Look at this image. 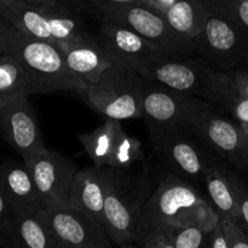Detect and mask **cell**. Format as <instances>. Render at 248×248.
Masks as SVG:
<instances>
[{
    "label": "cell",
    "instance_id": "1",
    "mask_svg": "<svg viewBox=\"0 0 248 248\" xmlns=\"http://www.w3.org/2000/svg\"><path fill=\"white\" fill-rule=\"evenodd\" d=\"M0 52L18 60L34 94L68 91L84 98L89 85L69 69L60 44L29 35L0 17Z\"/></svg>",
    "mask_w": 248,
    "mask_h": 248
},
{
    "label": "cell",
    "instance_id": "2",
    "mask_svg": "<svg viewBox=\"0 0 248 248\" xmlns=\"http://www.w3.org/2000/svg\"><path fill=\"white\" fill-rule=\"evenodd\" d=\"M0 17L31 36L52 43L69 44L90 35L84 19L60 4H31L0 0Z\"/></svg>",
    "mask_w": 248,
    "mask_h": 248
},
{
    "label": "cell",
    "instance_id": "3",
    "mask_svg": "<svg viewBox=\"0 0 248 248\" xmlns=\"http://www.w3.org/2000/svg\"><path fill=\"white\" fill-rule=\"evenodd\" d=\"M152 145L171 173L190 182L203 184L208 172L220 164L188 127L148 124Z\"/></svg>",
    "mask_w": 248,
    "mask_h": 248
},
{
    "label": "cell",
    "instance_id": "4",
    "mask_svg": "<svg viewBox=\"0 0 248 248\" xmlns=\"http://www.w3.org/2000/svg\"><path fill=\"white\" fill-rule=\"evenodd\" d=\"M89 11L99 22L120 24L140 34L170 55H195V47L179 38L171 29L166 17L144 2L86 1Z\"/></svg>",
    "mask_w": 248,
    "mask_h": 248
},
{
    "label": "cell",
    "instance_id": "5",
    "mask_svg": "<svg viewBox=\"0 0 248 248\" xmlns=\"http://www.w3.org/2000/svg\"><path fill=\"white\" fill-rule=\"evenodd\" d=\"M186 127L216 156L248 172V133L236 120L227 118L217 104L196 97Z\"/></svg>",
    "mask_w": 248,
    "mask_h": 248
},
{
    "label": "cell",
    "instance_id": "6",
    "mask_svg": "<svg viewBox=\"0 0 248 248\" xmlns=\"http://www.w3.org/2000/svg\"><path fill=\"white\" fill-rule=\"evenodd\" d=\"M202 202L194 184L170 172L149 200L138 208L132 246H137L140 240L157 228L172 223L183 224L182 218L195 216Z\"/></svg>",
    "mask_w": 248,
    "mask_h": 248
},
{
    "label": "cell",
    "instance_id": "7",
    "mask_svg": "<svg viewBox=\"0 0 248 248\" xmlns=\"http://www.w3.org/2000/svg\"><path fill=\"white\" fill-rule=\"evenodd\" d=\"M142 81L138 73L114 64L87 86L84 99L106 119L142 118Z\"/></svg>",
    "mask_w": 248,
    "mask_h": 248
},
{
    "label": "cell",
    "instance_id": "8",
    "mask_svg": "<svg viewBox=\"0 0 248 248\" xmlns=\"http://www.w3.org/2000/svg\"><path fill=\"white\" fill-rule=\"evenodd\" d=\"M195 55L215 70L228 72L248 60V44L232 21L208 7L205 28L195 41Z\"/></svg>",
    "mask_w": 248,
    "mask_h": 248
},
{
    "label": "cell",
    "instance_id": "9",
    "mask_svg": "<svg viewBox=\"0 0 248 248\" xmlns=\"http://www.w3.org/2000/svg\"><path fill=\"white\" fill-rule=\"evenodd\" d=\"M28 96L24 92L0 94V133L23 161L47 149Z\"/></svg>",
    "mask_w": 248,
    "mask_h": 248
},
{
    "label": "cell",
    "instance_id": "10",
    "mask_svg": "<svg viewBox=\"0 0 248 248\" xmlns=\"http://www.w3.org/2000/svg\"><path fill=\"white\" fill-rule=\"evenodd\" d=\"M213 70L196 55H162L144 65L138 74L174 91L201 97Z\"/></svg>",
    "mask_w": 248,
    "mask_h": 248
},
{
    "label": "cell",
    "instance_id": "11",
    "mask_svg": "<svg viewBox=\"0 0 248 248\" xmlns=\"http://www.w3.org/2000/svg\"><path fill=\"white\" fill-rule=\"evenodd\" d=\"M58 248H108L113 246L106 228L68 203L41 205Z\"/></svg>",
    "mask_w": 248,
    "mask_h": 248
},
{
    "label": "cell",
    "instance_id": "12",
    "mask_svg": "<svg viewBox=\"0 0 248 248\" xmlns=\"http://www.w3.org/2000/svg\"><path fill=\"white\" fill-rule=\"evenodd\" d=\"M96 35L115 65L140 73L144 65L162 55H170L140 34L120 24L99 22Z\"/></svg>",
    "mask_w": 248,
    "mask_h": 248
},
{
    "label": "cell",
    "instance_id": "13",
    "mask_svg": "<svg viewBox=\"0 0 248 248\" xmlns=\"http://www.w3.org/2000/svg\"><path fill=\"white\" fill-rule=\"evenodd\" d=\"M104 182V224L115 246H132L138 207H133L123 186L120 170L102 167Z\"/></svg>",
    "mask_w": 248,
    "mask_h": 248
},
{
    "label": "cell",
    "instance_id": "14",
    "mask_svg": "<svg viewBox=\"0 0 248 248\" xmlns=\"http://www.w3.org/2000/svg\"><path fill=\"white\" fill-rule=\"evenodd\" d=\"M24 162L38 189L41 205L68 203L73 181L78 172L69 159L60 153L45 149Z\"/></svg>",
    "mask_w": 248,
    "mask_h": 248
},
{
    "label": "cell",
    "instance_id": "15",
    "mask_svg": "<svg viewBox=\"0 0 248 248\" xmlns=\"http://www.w3.org/2000/svg\"><path fill=\"white\" fill-rule=\"evenodd\" d=\"M196 96L182 93L143 78L142 118L148 124L186 127Z\"/></svg>",
    "mask_w": 248,
    "mask_h": 248
},
{
    "label": "cell",
    "instance_id": "16",
    "mask_svg": "<svg viewBox=\"0 0 248 248\" xmlns=\"http://www.w3.org/2000/svg\"><path fill=\"white\" fill-rule=\"evenodd\" d=\"M78 140L86 154L98 167L119 169L130 156L135 140L124 131L120 120L106 119L91 133H81Z\"/></svg>",
    "mask_w": 248,
    "mask_h": 248
},
{
    "label": "cell",
    "instance_id": "17",
    "mask_svg": "<svg viewBox=\"0 0 248 248\" xmlns=\"http://www.w3.org/2000/svg\"><path fill=\"white\" fill-rule=\"evenodd\" d=\"M61 47L69 69L87 85L98 81L103 73L114 65L110 56L97 38L96 33H91L73 43L63 44Z\"/></svg>",
    "mask_w": 248,
    "mask_h": 248
},
{
    "label": "cell",
    "instance_id": "18",
    "mask_svg": "<svg viewBox=\"0 0 248 248\" xmlns=\"http://www.w3.org/2000/svg\"><path fill=\"white\" fill-rule=\"evenodd\" d=\"M0 182L12 216L17 217L41 207V199L26 162L5 160L0 164Z\"/></svg>",
    "mask_w": 248,
    "mask_h": 248
},
{
    "label": "cell",
    "instance_id": "19",
    "mask_svg": "<svg viewBox=\"0 0 248 248\" xmlns=\"http://www.w3.org/2000/svg\"><path fill=\"white\" fill-rule=\"evenodd\" d=\"M68 205L78 208L106 228L102 167H87L77 172L70 189Z\"/></svg>",
    "mask_w": 248,
    "mask_h": 248
},
{
    "label": "cell",
    "instance_id": "20",
    "mask_svg": "<svg viewBox=\"0 0 248 248\" xmlns=\"http://www.w3.org/2000/svg\"><path fill=\"white\" fill-rule=\"evenodd\" d=\"M14 248H58L43 208L29 211L14 218Z\"/></svg>",
    "mask_w": 248,
    "mask_h": 248
},
{
    "label": "cell",
    "instance_id": "21",
    "mask_svg": "<svg viewBox=\"0 0 248 248\" xmlns=\"http://www.w3.org/2000/svg\"><path fill=\"white\" fill-rule=\"evenodd\" d=\"M207 14L206 0H177L165 12V17L172 31L195 47L196 39L205 28Z\"/></svg>",
    "mask_w": 248,
    "mask_h": 248
},
{
    "label": "cell",
    "instance_id": "22",
    "mask_svg": "<svg viewBox=\"0 0 248 248\" xmlns=\"http://www.w3.org/2000/svg\"><path fill=\"white\" fill-rule=\"evenodd\" d=\"M203 186H206L208 196L217 208V213L227 216L240 223V213L237 207L236 195L230 181L229 170L223 165L211 170L205 177Z\"/></svg>",
    "mask_w": 248,
    "mask_h": 248
},
{
    "label": "cell",
    "instance_id": "23",
    "mask_svg": "<svg viewBox=\"0 0 248 248\" xmlns=\"http://www.w3.org/2000/svg\"><path fill=\"white\" fill-rule=\"evenodd\" d=\"M18 92L34 94L31 80L16 57L0 52V94Z\"/></svg>",
    "mask_w": 248,
    "mask_h": 248
},
{
    "label": "cell",
    "instance_id": "24",
    "mask_svg": "<svg viewBox=\"0 0 248 248\" xmlns=\"http://www.w3.org/2000/svg\"><path fill=\"white\" fill-rule=\"evenodd\" d=\"M208 7L227 17L248 44V0H206Z\"/></svg>",
    "mask_w": 248,
    "mask_h": 248
},
{
    "label": "cell",
    "instance_id": "25",
    "mask_svg": "<svg viewBox=\"0 0 248 248\" xmlns=\"http://www.w3.org/2000/svg\"><path fill=\"white\" fill-rule=\"evenodd\" d=\"M211 232L198 223L177 224L173 232V248L210 247Z\"/></svg>",
    "mask_w": 248,
    "mask_h": 248
},
{
    "label": "cell",
    "instance_id": "26",
    "mask_svg": "<svg viewBox=\"0 0 248 248\" xmlns=\"http://www.w3.org/2000/svg\"><path fill=\"white\" fill-rule=\"evenodd\" d=\"M223 230L229 248H248V232L240 223L227 216H220Z\"/></svg>",
    "mask_w": 248,
    "mask_h": 248
},
{
    "label": "cell",
    "instance_id": "27",
    "mask_svg": "<svg viewBox=\"0 0 248 248\" xmlns=\"http://www.w3.org/2000/svg\"><path fill=\"white\" fill-rule=\"evenodd\" d=\"M230 181L236 195L237 207L240 213V224L248 232V186L236 174L229 171Z\"/></svg>",
    "mask_w": 248,
    "mask_h": 248
},
{
    "label": "cell",
    "instance_id": "28",
    "mask_svg": "<svg viewBox=\"0 0 248 248\" xmlns=\"http://www.w3.org/2000/svg\"><path fill=\"white\" fill-rule=\"evenodd\" d=\"M12 230H14V216L10 210L9 202H7L1 182H0V234L9 239L11 244ZM12 248H14V244H12Z\"/></svg>",
    "mask_w": 248,
    "mask_h": 248
},
{
    "label": "cell",
    "instance_id": "29",
    "mask_svg": "<svg viewBox=\"0 0 248 248\" xmlns=\"http://www.w3.org/2000/svg\"><path fill=\"white\" fill-rule=\"evenodd\" d=\"M228 74V77L230 78L232 82L234 84V86L241 92L244 96L248 97V70L241 69L240 68H235V69L228 70L225 72Z\"/></svg>",
    "mask_w": 248,
    "mask_h": 248
},
{
    "label": "cell",
    "instance_id": "30",
    "mask_svg": "<svg viewBox=\"0 0 248 248\" xmlns=\"http://www.w3.org/2000/svg\"><path fill=\"white\" fill-rule=\"evenodd\" d=\"M210 247L211 248H229V246H228L227 239H225V234H224V230H223L222 222H220L219 218H218V222L216 223L213 230L211 232Z\"/></svg>",
    "mask_w": 248,
    "mask_h": 248
},
{
    "label": "cell",
    "instance_id": "31",
    "mask_svg": "<svg viewBox=\"0 0 248 248\" xmlns=\"http://www.w3.org/2000/svg\"><path fill=\"white\" fill-rule=\"evenodd\" d=\"M177 0H149V5L165 15V12Z\"/></svg>",
    "mask_w": 248,
    "mask_h": 248
},
{
    "label": "cell",
    "instance_id": "32",
    "mask_svg": "<svg viewBox=\"0 0 248 248\" xmlns=\"http://www.w3.org/2000/svg\"><path fill=\"white\" fill-rule=\"evenodd\" d=\"M85 1H92V2H144V4L149 5V0H85Z\"/></svg>",
    "mask_w": 248,
    "mask_h": 248
},
{
    "label": "cell",
    "instance_id": "33",
    "mask_svg": "<svg viewBox=\"0 0 248 248\" xmlns=\"http://www.w3.org/2000/svg\"><path fill=\"white\" fill-rule=\"evenodd\" d=\"M24 2H31V4H39V5H46V4H55L58 0H21Z\"/></svg>",
    "mask_w": 248,
    "mask_h": 248
},
{
    "label": "cell",
    "instance_id": "34",
    "mask_svg": "<svg viewBox=\"0 0 248 248\" xmlns=\"http://www.w3.org/2000/svg\"><path fill=\"white\" fill-rule=\"evenodd\" d=\"M12 248V244L11 241H10L9 239H6L5 236H2L1 234H0V248Z\"/></svg>",
    "mask_w": 248,
    "mask_h": 248
},
{
    "label": "cell",
    "instance_id": "35",
    "mask_svg": "<svg viewBox=\"0 0 248 248\" xmlns=\"http://www.w3.org/2000/svg\"><path fill=\"white\" fill-rule=\"evenodd\" d=\"M241 126H242V128H244V130L248 133V123L247 124H244V125H241Z\"/></svg>",
    "mask_w": 248,
    "mask_h": 248
}]
</instances>
